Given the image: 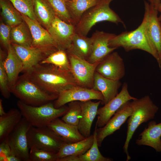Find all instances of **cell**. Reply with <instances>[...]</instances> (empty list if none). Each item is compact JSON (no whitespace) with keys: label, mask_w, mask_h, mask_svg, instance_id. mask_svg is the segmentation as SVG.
<instances>
[{"label":"cell","mask_w":161,"mask_h":161,"mask_svg":"<svg viewBox=\"0 0 161 161\" xmlns=\"http://www.w3.org/2000/svg\"><path fill=\"white\" fill-rule=\"evenodd\" d=\"M24 73L42 89L51 94L58 95L78 86L70 71L51 64L39 63Z\"/></svg>","instance_id":"obj_1"},{"label":"cell","mask_w":161,"mask_h":161,"mask_svg":"<svg viewBox=\"0 0 161 161\" xmlns=\"http://www.w3.org/2000/svg\"><path fill=\"white\" fill-rule=\"evenodd\" d=\"M148 14L145 9L144 14L140 24L135 30L115 35L109 41V46L117 49L123 48L126 52L139 49L151 55L156 60L160 69V59L157 51L148 35L147 29Z\"/></svg>","instance_id":"obj_2"},{"label":"cell","mask_w":161,"mask_h":161,"mask_svg":"<svg viewBox=\"0 0 161 161\" xmlns=\"http://www.w3.org/2000/svg\"><path fill=\"white\" fill-rule=\"evenodd\" d=\"M132 102L133 111L127 121L126 136L123 146L127 161L131 159L128 149L129 142L134 132L142 123L154 119L159 109L158 107L154 104L148 95L133 100Z\"/></svg>","instance_id":"obj_3"},{"label":"cell","mask_w":161,"mask_h":161,"mask_svg":"<svg viewBox=\"0 0 161 161\" xmlns=\"http://www.w3.org/2000/svg\"><path fill=\"white\" fill-rule=\"evenodd\" d=\"M10 90L19 100L33 106H40L52 102L56 100L58 96L43 90L25 73L19 76Z\"/></svg>","instance_id":"obj_4"},{"label":"cell","mask_w":161,"mask_h":161,"mask_svg":"<svg viewBox=\"0 0 161 161\" xmlns=\"http://www.w3.org/2000/svg\"><path fill=\"white\" fill-rule=\"evenodd\" d=\"M113 0H101L98 3L86 11L78 23L75 26V33L87 36L91 28L97 23L108 21L125 25L119 16L110 7Z\"/></svg>","instance_id":"obj_5"},{"label":"cell","mask_w":161,"mask_h":161,"mask_svg":"<svg viewBox=\"0 0 161 161\" xmlns=\"http://www.w3.org/2000/svg\"><path fill=\"white\" fill-rule=\"evenodd\" d=\"M17 105L23 117L32 126L37 127L47 126L53 120L63 116L68 109L65 105L56 108L51 102L40 106H33L18 100Z\"/></svg>","instance_id":"obj_6"},{"label":"cell","mask_w":161,"mask_h":161,"mask_svg":"<svg viewBox=\"0 0 161 161\" xmlns=\"http://www.w3.org/2000/svg\"><path fill=\"white\" fill-rule=\"evenodd\" d=\"M29 148L34 147L57 153L65 143L63 139L47 126H31L27 133Z\"/></svg>","instance_id":"obj_7"},{"label":"cell","mask_w":161,"mask_h":161,"mask_svg":"<svg viewBox=\"0 0 161 161\" xmlns=\"http://www.w3.org/2000/svg\"><path fill=\"white\" fill-rule=\"evenodd\" d=\"M31 126L23 117L16 127L5 139L8 144L11 153L21 161H30V148L27 133Z\"/></svg>","instance_id":"obj_8"},{"label":"cell","mask_w":161,"mask_h":161,"mask_svg":"<svg viewBox=\"0 0 161 161\" xmlns=\"http://www.w3.org/2000/svg\"><path fill=\"white\" fill-rule=\"evenodd\" d=\"M67 53L70 64V71L78 85L92 88L96 69L100 62L90 63L73 54Z\"/></svg>","instance_id":"obj_9"},{"label":"cell","mask_w":161,"mask_h":161,"mask_svg":"<svg viewBox=\"0 0 161 161\" xmlns=\"http://www.w3.org/2000/svg\"><path fill=\"white\" fill-rule=\"evenodd\" d=\"M133 111L132 101L124 104L103 127L97 128L95 126L96 137L98 146L100 147L104 140L120 129L131 115Z\"/></svg>","instance_id":"obj_10"},{"label":"cell","mask_w":161,"mask_h":161,"mask_svg":"<svg viewBox=\"0 0 161 161\" xmlns=\"http://www.w3.org/2000/svg\"><path fill=\"white\" fill-rule=\"evenodd\" d=\"M136 99L130 95L128 84L126 82L124 83L120 92L103 107L98 109L95 126L97 128L103 127L124 104Z\"/></svg>","instance_id":"obj_11"},{"label":"cell","mask_w":161,"mask_h":161,"mask_svg":"<svg viewBox=\"0 0 161 161\" xmlns=\"http://www.w3.org/2000/svg\"><path fill=\"white\" fill-rule=\"evenodd\" d=\"M92 100H103L101 93L93 88H88L78 86L66 90L59 95L54 103L56 108L73 101H84Z\"/></svg>","instance_id":"obj_12"},{"label":"cell","mask_w":161,"mask_h":161,"mask_svg":"<svg viewBox=\"0 0 161 161\" xmlns=\"http://www.w3.org/2000/svg\"><path fill=\"white\" fill-rule=\"evenodd\" d=\"M95 71L106 78L120 80L125 74L123 59L118 52L113 51L100 62Z\"/></svg>","instance_id":"obj_13"},{"label":"cell","mask_w":161,"mask_h":161,"mask_svg":"<svg viewBox=\"0 0 161 161\" xmlns=\"http://www.w3.org/2000/svg\"><path fill=\"white\" fill-rule=\"evenodd\" d=\"M23 20L28 25L32 38V47L42 49L51 53L58 50L57 46L48 30L40 24L21 14Z\"/></svg>","instance_id":"obj_14"},{"label":"cell","mask_w":161,"mask_h":161,"mask_svg":"<svg viewBox=\"0 0 161 161\" xmlns=\"http://www.w3.org/2000/svg\"><path fill=\"white\" fill-rule=\"evenodd\" d=\"M47 30L58 49L66 50L69 47L75 33V25L66 22L56 16Z\"/></svg>","instance_id":"obj_15"},{"label":"cell","mask_w":161,"mask_h":161,"mask_svg":"<svg viewBox=\"0 0 161 161\" xmlns=\"http://www.w3.org/2000/svg\"><path fill=\"white\" fill-rule=\"evenodd\" d=\"M115 34L104 32L102 31L96 30L91 37L92 41V51L87 61L94 64L100 62L109 53L117 49L109 46L110 40Z\"/></svg>","instance_id":"obj_16"},{"label":"cell","mask_w":161,"mask_h":161,"mask_svg":"<svg viewBox=\"0 0 161 161\" xmlns=\"http://www.w3.org/2000/svg\"><path fill=\"white\" fill-rule=\"evenodd\" d=\"M144 8L147 11V29L148 35L160 59L161 69V23L157 9L148 2L144 1Z\"/></svg>","instance_id":"obj_17"},{"label":"cell","mask_w":161,"mask_h":161,"mask_svg":"<svg viewBox=\"0 0 161 161\" xmlns=\"http://www.w3.org/2000/svg\"><path fill=\"white\" fill-rule=\"evenodd\" d=\"M16 53L24 65L23 72L37 65L52 53L44 49L31 47H26L11 44Z\"/></svg>","instance_id":"obj_18"},{"label":"cell","mask_w":161,"mask_h":161,"mask_svg":"<svg viewBox=\"0 0 161 161\" xmlns=\"http://www.w3.org/2000/svg\"><path fill=\"white\" fill-rule=\"evenodd\" d=\"M101 101L99 100L95 102L92 100L80 101L81 111L78 127L79 131L85 138L91 135L92 126Z\"/></svg>","instance_id":"obj_19"},{"label":"cell","mask_w":161,"mask_h":161,"mask_svg":"<svg viewBox=\"0 0 161 161\" xmlns=\"http://www.w3.org/2000/svg\"><path fill=\"white\" fill-rule=\"evenodd\" d=\"M139 136L136 140L137 145L148 146L161 153V122L157 123L155 121H150Z\"/></svg>","instance_id":"obj_20"},{"label":"cell","mask_w":161,"mask_h":161,"mask_svg":"<svg viewBox=\"0 0 161 161\" xmlns=\"http://www.w3.org/2000/svg\"><path fill=\"white\" fill-rule=\"evenodd\" d=\"M121 85L120 80L106 78L95 72L92 88L102 94L103 100L101 103L102 105L106 104L117 95Z\"/></svg>","instance_id":"obj_21"},{"label":"cell","mask_w":161,"mask_h":161,"mask_svg":"<svg viewBox=\"0 0 161 161\" xmlns=\"http://www.w3.org/2000/svg\"><path fill=\"white\" fill-rule=\"evenodd\" d=\"M47 126L66 143L75 142L85 138L79 131L78 126L67 123L59 118L51 122Z\"/></svg>","instance_id":"obj_22"},{"label":"cell","mask_w":161,"mask_h":161,"mask_svg":"<svg viewBox=\"0 0 161 161\" xmlns=\"http://www.w3.org/2000/svg\"><path fill=\"white\" fill-rule=\"evenodd\" d=\"M7 51L4 65L7 75L10 89L16 82L20 73L23 72L24 65L12 44L10 46Z\"/></svg>","instance_id":"obj_23"},{"label":"cell","mask_w":161,"mask_h":161,"mask_svg":"<svg viewBox=\"0 0 161 161\" xmlns=\"http://www.w3.org/2000/svg\"><path fill=\"white\" fill-rule=\"evenodd\" d=\"M92 46L91 37H87L75 33L71 44L66 51L87 61L91 52Z\"/></svg>","instance_id":"obj_24"},{"label":"cell","mask_w":161,"mask_h":161,"mask_svg":"<svg viewBox=\"0 0 161 161\" xmlns=\"http://www.w3.org/2000/svg\"><path fill=\"white\" fill-rule=\"evenodd\" d=\"M94 140L93 134L78 142L64 143L57 153L58 160L68 156L78 155L84 153L91 148Z\"/></svg>","instance_id":"obj_25"},{"label":"cell","mask_w":161,"mask_h":161,"mask_svg":"<svg viewBox=\"0 0 161 161\" xmlns=\"http://www.w3.org/2000/svg\"><path fill=\"white\" fill-rule=\"evenodd\" d=\"M22 117L20 110L14 108L0 116V143L6 139Z\"/></svg>","instance_id":"obj_26"},{"label":"cell","mask_w":161,"mask_h":161,"mask_svg":"<svg viewBox=\"0 0 161 161\" xmlns=\"http://www.w3.org/2000/svg\"><path fill=\"white\" fill-rule=\"evenodd\" d=\"M34 12L39 23L47 30L56 16L47 0H34Z\"/></svg>","instance_id":"obj_27"},{"label":"cell","mask_w":161,"mask_h":161,"mask_svg":"<svg viewBox=\"0 0 161 161\" xmlns=\"http://www.w3.org/2000/svg\"><path fill=\"white\" fill-rule=\"evenodd\" d=\"M94 142L91 148L86 152L82 154L66 157L58 160V161H112L113 160L110 158L103 156L98 148L96 137L95 128L93 134Z\"/></svg>","instance_id":"obj_28"},{"label":"cell","mask_w":161,"mask_h":161,"mask_svg":"<svg viewBox=\"0 0 161 161\" xmlns=\"http://www.w3.org/2000/svg\"><path fill=\"white\" fill-rule=\"evenodd\" d=\"M101 0H68L66 6L74 24L80 21L84 13L98 3Z\"/></svg>","instance_id":"obj_29"},{"label":"cell","mask_w":161,"mask_h":161,"mask_svg":"<svg viewBox=\"0 0 161 161\" xmlns=\"http://www.w3.org/2000/svg\"><path fill=\"white\" fill-rule=\"evenodd\" d=\"M11 44L26 47H32V38L29 28L23 20L19 24L11 28Z\"/></svg>","instance_id":"obj_30"},{"label":"cell","mask_w":161,"mask_h":161,"mask_svg":"<svg viewBox=\"0 0 161 161\" xmlns=\"http://www.w3.org/2000/svg\"><path fill=\"white\" fill-rule=\"evenodd\" d=\"M1 15L5 24L11 27L22 23L21 14L9 0H0Z\"/></svg>","instance_id":"obj_31"},{"label":"cell","mask_w":161,"mask_h":161,"mask_svg":"<svg viewBox=\"0 0 161 161\" xmlns=\"http://www.w3.org/2000/svg\"><path fill=\"white\" fill-rule=\"evenodd\" d=\"M40 63L51 64L64 70L70 71V62L65 50H57L45 58Z\"/></svg>","instance_id":"obj_32"},{"label":"cell","mask_w":161,"mask_h":161,"mask_svg":"<svg viewBox=\"0 0 161 161\" xmlns=\"http://www.w3.org/2000/svg\"><path fill=\"white\" fill-rule=\"evenodd\" d=\"M68 109L63 116L61 120L65 123L78 126L81 114V107L79 101L68 103Z\"/></svg>","instance_id":"obj_33"},{"label":"cell","mask_w":161,"mask_h":161,"mask_svg":"<svg viewBox=\"0 0 161 161\" xmlns=\"http://www.w3.org/2000/svg\"><path fill=\"white\" fill-rule=\"evenodd\" d=\"M9 0L21 14L39 23L34 12V0Z\"/></svg>","instance_id":"obj_34"},{"label":"cell","mask_w":161,"mask_h":161,"mask_svg":"<svg viewBox=\"0 0 161 161\" xmlns=\"http://www.w3.org/2000/svg\"><path fill=\"white\" fill-rule=\"evenodd\" d=\"M4 52L0 49V90L2 95L6 99H8L11 93L9 86L7 74L5 69L4 61L6 57Z\"/></svg>","instance_id":"obj_35"},{"label":"cell","mask_w":161,"mask_h":161,"mask_svg":"<svg viewBox=\"0 0 161 161\" xmlns=\"http://www.w3.org/2000/svg\"><path fill=\"white\" fill-rule=\"evenodd\" d=\"M47 0L59 18L67 23L75 25L71 18L66 7V2L68 0Z\"/></svg>","instance_id":"obj_36"},{"label":"cell","mask_w":161,"mask_h":161,"mask_svg":"<svg viewBox=\"0 0 161 161\" xmlns=\"http://www.w3.org/2000/svg\"><path fill=\"white\" fill-rule=\"evenodd\" d=\"M57 153L34 147L30 148V161H58Z\"/></svg>","instance_id":"obj_37"},{"label":"cell","mask_w":161,"mask_h":161,"mask_svg":"<svg viewBox=\"0 0 161 161\" xmlns=\"http://www.w3.org/2000/svg\"><path fill=\"white\" fill-rule=\"evenodd\" d=\"M11 27L1 22L0 24V40L1 45L7 50L11 44L10 32Z\"/></svg>","instance_id":"obj_38"},{"label":"cell","mask_w":161,"mask_h":161,"mask_svg":"<svg viewBox=\"0 0 161 161\" xmlns=\"http://www.w3.org/2000/svg\"><path fill=\"white\" fill-rule=\"evenodd\" d=\"M0 143V161H5L11 153V150L6 140Z\"/></svg>","instance_id":"obj_39"},{"label":"cell","mask_w":161,"mask_h":161,"mask_svg":"<svg viewBox=\"0 0 161 161\" xmlns=\"http://www.w3.org/2000/svg\"><path fill=\"white\" fill-rule=\"evenodd\" d=\"M5 161H21L20 159L14 155L11 154L6 158Z\"/></svg>","instance_id":"obj_40"},{"label":"cell","mask_w":161,"mask_h":161,"mask_svg":"<svg viewBox=\"0 0 161 161\" xmlns=\"http://www.w3.org/2000/svg\"><path fill=\"white\" fill-rule=\"evenodd\" d=\"M148 2L157 9L159 4L161 2V0H148Z\"/></svg>","instance_id":"obj_41"},{"label":"cell","mask_w":161,"mask_h":161,"mask_svg":"<svg viewBox=\"0 0 161 161\" xmlns=\"http://www.w3.org/2000/svg\"><path fill=\"white\" fill-rule=\"evenodd\" d=\"M6 112L4 111V107L2 105V100L1 99H0V116L4 114Z\"/></svg>","instance_id":"obj_42"},{"label":"cell","mask_w":161,"mask_h":161,"mask_svg":"<svg viewBox=\"0 0 161 161\" xmlns=\"http://www.w3.org/2000/svg\"><path fill=\"white\" fill-rule=\"evenodd\" d=\"M157 10L160 13V16H158V18L159 20L161 21V2L159 4L157 8Z\"/></svg>","instance_id":"obj_43"}]
</instances>
